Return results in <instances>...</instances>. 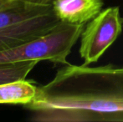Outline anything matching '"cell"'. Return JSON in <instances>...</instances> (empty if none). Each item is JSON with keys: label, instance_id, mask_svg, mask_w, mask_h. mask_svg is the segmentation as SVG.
Segmentation results:
<instances>
[{"label": "cell", "instance_id": "cell-8", "mask_svg": "<svg viewBox=\"0 0 123 122\" xmlns=\"http://www.w3.org/2000/svg\"><path fill=\"white\" fill-rule=\"evenodd\" d=\"M22 2L21 0H0V11L15 7Z\"/></svg>", "mask_w": 123, "mask_h": 122}, {"label": "cell", "instance_id": "cell-2", "mask_svg": "<svg viewBox=\"0 0 123 122\" xmlns=\"http://www.w3.org/2000/svg\"><path fill=\"white\" fill-rule=\"evenodd\" d=\"M85 24L61 21L51 32L30 43L0 52V64L27 60H49L68 64L67 57L81 36Z\"/></svg>", "mask_w": 123, "mask_h": 122}, {"label": "cell", "instance_id": "cell-1", "mask_svg": "<svg viewBox=\"0 0 123 122\" xmlns=\"http://www.w3.org/2000/svg\"><path fill=\"white\" fill-rule=\"evenodd\" d=\"M25 106L34 121H123V67L65 64Z\"/></svg>", "mask_w": 123, "mask_h": 122}, {"label": "cell", "instance_id": "cell-6", "mask_svg": "<svg viewBox=\"0 0 123 122\" xmlns=\"http://www.w3.org/2000/svg\"><path fill=\"white\" fill-rule=\"evenodd\" d=\"M37 87L26 80L0 85V105H23L33 99Z\"/></svg>", "mask_w": 123, "mask_h": 122}, {"label": "cell", "instance_id": "cell-9", "mask_svg": "<svg viewBox=\"0 0 123 122\" xmlns=\"http://www.w3.org/2000/svg\"><path fill=\"white\" fill-rule=\"evenodd\" d=\"M21 1L37 5H53V3L56 0H21Z\"/></svg>", "mask_w": 123, "mask_h": 122}, {"label": "cell", "instance_id": "cell-7", "mask_svg": "<svg viewBox=\"0 0 123 122\" xmlns=\"http://www.w3.org/2000/svg\"><path fill=\"white\" fill-rule=\"evenodd\" d=\"M39 62L27 60L0 64V85L26 80L27 75Z\"/></svg>", "mask_w": 123, "mask_h": 122}, {"label": "cell", "instance_id": "cell-3", "mask_svg": "<svg viewBox=\"0 0 123 122\" xmlns=\"http://www.w3.org/2000/svg\"><path fill=\"white\" fill-rule=\"evenodd\" d=\"M122 31V18L118 7L101 10L91 19L81 34L80 54L84 59V64L97 62Z\"/></svg>", "mask_w": 123, "mask_h": 122}, {"label": "cell", "instance_id": "cell-5", "mask_svg": "<svg viewBox=\"0 0 123 122\" xmlns=\"http://www.w3.org/2000/svg\"><path fill=\"white\" fill-rule=\"evenodd\" d=\"M103 0H56L53 7L60 21L86 24L101 12Z\"/></svg>", "mask_w": 123, "mask_h": 122}, {"label": "cell", "instance_id": "cell-4", "mask_svg": "<svg viewBox=\"0 0 123 122\" xmlns=\"http://www.w3.org/2000/svg\"><path fill=\"white\" fill-rule=\"evenodd\" d=\"M60 22L53 7L44 13L0 28V52L21 46L46 35Z\"/></svg>", "mask_w": 123, "mask_h": 122}]
</instances>
